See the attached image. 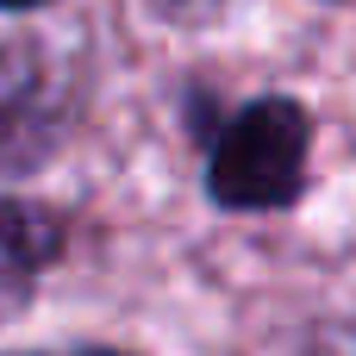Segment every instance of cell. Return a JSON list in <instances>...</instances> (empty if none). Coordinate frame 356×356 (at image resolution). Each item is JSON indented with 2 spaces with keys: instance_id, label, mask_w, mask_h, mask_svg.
<instances>
[{
  "instance_id": "obj_2",
  "label": "cell",
  "mask_w": 356,
  "mask_h": 356,
  "mask_svg": "<svg viewBox=\"0 0 356 356\" xmlns=\"http://www.w3.org/2000/svg\"><path fill=\"white\" fill-rule=\"evenodd\" d=\"M63 257V225L44 207L25 200H0V325L13 313H25L38 275Z\"/></svg>"
},
{
  "instance_id": "obj_6",
  "label": "cell",
  "mask_w": 356,
  "mask_h": 356,
  "mask_svg": "<svg viewBox=\"0 0 356 356\" xmlns=\"http://www.w3.org/2000/svg\"><path fill=\"white\" fill-rule=\"evenodd\" d=\"M0 6H44V0H0Z\"/></svg>"
},
{
  "instance_id": "obj_5",
  "label": "cell",
  "mask_w": 356,
  "mask_h": 356,
  "mask_svg": "<svg viewBox=\"0 0 356 356\" xmlns=\"http://www.w3.org/2000/svg\"><path fill=\"white\" fill-rule=\"evenodd\" d=\"M44 356H106V350H44Z\"/></svg>"
},
{
  "instance_id": "obj_4",
  "label": "cell",
  "mask_w": 356,
  "mask_h": 356,
  "mask_svg": "<svg viewBox=\"0 0 356 356\" xmlns=\"http://www.w3.org/2000/svg\"><path fill=\"white\" fill-rule=\"evenodd\" d=\"M156 13H169V19H213L225 0H150Z\"/></svg>"
},
{
  "instance_id": "obj_1",
  "label": "cell",
  "mask_w": 356,
  "mask_h": 356,
  "mask_svg": "<svg viewBox=\"0 0 356 356\" xmlns=\"http://www.w3.org/2000/svg\"><path fill=\"white\" fill-rule=\"evenodd\" d=\"M307 144H313V119L300 100L288 94L250 100L213 144V163H207L213 200L232 213L294 207L307 188Z\"/></svg>"
},
{
  "instance_id": "obj_3",
  "label": "cell",
  "mask_w": 356,
  "mask_h": 356,
  "mask_svg": "<svg viewBox=\"0 0 356 356\" xmlns=\"http://www.w3.org/2000/svg\"><path fill=\"white\" fill-rule=\"evenodd\" d=\"M50 125V75L38 50L6 44L0 50V169H19Z\"/></svg>"
}]
</instances>
